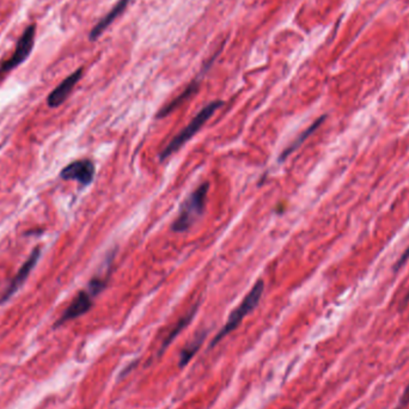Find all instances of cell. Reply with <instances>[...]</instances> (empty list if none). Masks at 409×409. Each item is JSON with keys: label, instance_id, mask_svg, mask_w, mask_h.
Listing matches in <instances>:
<instances>
[{"label": "cell", "instance_id": "4", "mask_svg": "<svg viewBox=\"0 0 409 409\" xmlns=\"http://www.w3.org/2000/svg\"><path fill=\"white\" fill-rule=\"evenodd\" d=\"M95 164L90 159H79L70 163L60 173V177L66 181H77L81 186H89L94 181Z\"/></svg>", "mask_w": 409, "mask_h": 409}, {"label": "cell", "instance_id": "11", "mask_svg": "<svg viewBox=\"0 0 409 409\" xmlns=\"http://www.w3.org/2000/svg\"><path fill=\"white\" fill-rule=\"evenodd\" d=\"M324 120H326V115L321 116V118H319V119L316 120L315 122H314L312 126H309V127H307V129L304 131V132H302L300 136H297V139H296V141H294L292 144H290V145L287 146V147H286V149L282 151V154H280V158H279V162H284L286 158L289 157L290 154H294L296 150H298L299 147H300V145L304 144V141H307V138L312 136V134H314V133H315L316 131L319 129V127H320L321 125L323 124Z\"/></svg>", "mask_w": 409, "mask_h": 409}, {"label": "cell", "instance_id": "5", "mask_svg": "<svg viewBox=\"0 0 409 409\" xmlns=\"http://www.w3.org/2000/svg\"><path fill=\"white\" fill-rule=\"evenodd\" d=\"M34 40L35 26H28L18 41L17 47H16V51H13V56L1 65L0 72H8V71H11L13 68L17 67L18 65H21L31 53V49L34 46Z\"/></svg>", "mask_w": 409, "mask_h": 409}, {"label": "cell", "instance_id": "8", "mask_svg": "<svg viewBox=\"0 0 409 409\" xmlns=\"http://www.w3.org/2000/svg\"><path fill=\"white\" fill-rule=\"evenodd\" d=\"M83 76V68H78L72 74H70L66 79L61 81L56 89L51 91L47 98V104L51 108H56L61 106L66 101V98L72 93L73 88L78 81H81Z\"/></svg>", "mask_w": 409, "mask_h": 409}, {"label": "cell", "instance_id": "2", "mask_svg": "<svg viewBox=\"0 0 409 409\" xmlns=\"http://www.w3.org/2000/svg\"><path fill=\"white\" fill-rule=\"evenodd\" d=\"M224 102L223 101H214V102L209 103L206 107L202 108L194 118L192 121L186 126V127L179 131V134H176L170 143L162 150V152L159 154V159L161 161H166L170 157L171 154L177 152L182 146L192 139L193 136H195L196 133L200 131V128L204 126L209 118L214 115V113L222 107Z\"/></svg>", "mask_w": 409, "mask_h": 409}, {"label": "cell", "instance_id": "14", "mask_svg": "<svg viewBox=\"0 0 409 409\" xmlns=\"http://www.w3.org/2000/svg\"><path fill=\"white\" fill-rule=\"evenodd\" d=\"M409 260V247L406 249V252L402 254L399 261H397L396 264H395V267H394V271L397 272L401 267H403L405 266L406 262Z\"/></svg>", "mask_w": 409, "mask_h": 409}, {"label": "cell", "instance_id": "3", "mask_svg": "<svg viewBox=\"0 0 409 409\" xmlns=\"http://www.w3.org/2000/svg\"><path fill=\"white\" fill-rule=\"evenodd\" d=\"M264 291V282L262 279H259L255 282V285L252 286V290L249 291V294L244 297L242 303L239 304V307L234 309V312H231V315L229 316V319L226 321V323L224 324V327L219 330V332H218L214 341H212V344H211L212 347L217 345L218 342L223 340L227 334L234 332V329L237 328L239 324H241V322L243 321V319H246L250 312L255 310L256 307L260 303Z\"/></svg>", "mask_w": 409, "mask_h": 409}, {"label": "cell", "instance_id": "9", "mask_svg": "<svg viewBox=\"0 0 409 409\" xmlns=\"http://www.w3.org/2000/svg\"><path fill=\"white\" fill-rule=\"evenodd\" d=\"M199 86H200V81L194 79L177 97L174 98L170 102L166 103L164 107L161 108V111L156 114V119H163L166 116L170 115L173 111H175L177 108L181 107L184 103L187 102L189 98L198 93Z\"/></svg>", "mask_w": 409, "mask_h": 409}, {"label": "cell", "instance_id": "1", "mask_svg": "<svg viewBox=\"0 0 409 409\" xmlns=\"http://www.w3.org/2000/svg\"><path fill=\"white\" fill-rule=\"evenodd\" d=\"M209 192V182L205 181L186 198L179 207V216L171 224V230L182 234L191 230L200 220L205 214Z\"/></svg>", "mask_w": 409, "mask_h": 409}, {"label": "cell", "instance_id": "6", "mask_svg": "<svg viewBox=\"0 0 409 409\" xmlns=\"http://www.w3.org/2000/svg\"><path fill=\"white\" fill-rule=\"evenodd\" d=\"M40 256H41V249L39 247L35 248L33 252L28 257V260L24 262V264L18 271L17 274L13 278V282H10L9 287L5 290L3 297L0 298V304L8 302L13 297V294L19 290V287L26 282V278L29 277L30 272L34 269L35 266L38 264V261L40 260Z\"/></svg>", "mask_w": 409, "mask_h": 409}, {"label": "cell", "instance_id": "12", "mask_svg": "<svg viewBox=\"0 0 409 409\" xmlns=\"http://www.w3.org/2000/svg\"><path fill=\"white\" fill-rule=\"evenodd\" d=\"M196 310H198V305L195 307H193L188 314L181 319V320L176 323L175 327L171 329L170 332L166 335V340L163 341L162 348L159 351V353L162 354L164 351H166V347L170 345L173 341L175 340V337L179 335V332H182L186 327H187L188 324L191 323L193 320V317L196 314Z\"/></svg>", "mask_w": 409, "mask_h": 409}, {"label": "cell", "instance_id": "16", "mask_svg": "<svg viewBox=\"0 0 409 409\" xmlns=\"http://www.w3.org/2000/svg\"><path fill=\"white\" fill-rule=\"evenodd\" d=\"M409 302V291H408V294H407V296H406V298L405 300H403V304H407V303Z\"/></svg>", "mask_w": 409, "mask_h": 409}, {"label": "cell", "instance_id": "13", "mask_svg": "<svg viewBox=\"0 0 409 409\" xmlns=\"http://www.w3.org/2000/svg\"><path fill=\"white\" fill-rule=\"evenodd\" d=\"M205 337H206V334L204 332H200L198 337L194 339V340L189 344V345L184 348L182 352H181V358H179V367H184V365H187L188 362L191 360V359L194 357V354L199 351L201 345H202V342H204Z\"/></svg>", "mask_w": 409, "mask_h": 409}, {"label": "cell", "instance_id": "15", "mask_svg": "<svg viewBox=\"0 0 409 409\" xmlns=\"http://www.w3.org/2000/svg\"><path fill=\"white\" fill-rule=\"evenodd\" d=\"M408 402H409V385H408V387H407V389H406L405 392H403V395H402V397H401L400 407H402V406L407 405V403H408Z\"/></svg>", "mask_w": 409, "mask_h": 409}, {"label": "cell", "instance_id": "10", "mask_svg": "<svg viewBox=\"0 0 409 409\" xmlns=\"http://www.w3.org/2000/svg\"><path fill=\"white\" fill-rule=\"evenodd\" d=\"M129 1L131 0H120L119 3L101 21L98 22L97 24L94 26V29L91 30L90 40L91 41L97 40L106 31L108 26H111V23L115 21L116 18L119 17L121 13H124L126 8H127V5L129 4Z\"/></svg>", "mask_w": 409, "mask_h": 409}, {"label": "cell", "instance_id": "7", "mask_svg": "<svg viewBox=\"0 0 409 409\" xmlns=\"http://www.w3.org/2000/svg\"><path fill=\"white\" fill-rule=\"evenodd\" d=\"M93 304H94V296L91 294V292L89 290L81 291L70 304V307L65 310L59 321L56 322V327H59L68 321L74 320L79 316L84 315L93 307Z\"/></svg>", "mask_w": 409, "mask_h": 409}]
</instances>
